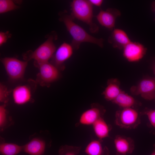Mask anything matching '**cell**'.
Instances as JSON below:
<instances>
[{"label":"cell","instance_id":"1","mask_svg":"<svg viewBox=\"0 0 155 155\" xmlns=\"http://www.w3.org/2000/svg\"><path fill=\"white\" fill-rule=\"evenodd\" d=\"M59 20L63 22L72 37L71 45L73 49L77 50L81 44L88 42L96 44L100 47L103 46V40L93 37L87 33L82 27L74 22V18L66 12L60 15Z\"/></svg>","mask_w":155,"mask_h":155},{"label":"cell","instance_id":"2","mask_svg":"<svg viewBox=\"0 0 155 155\" xmlns=\"http://www.w3.org/2000/svg\"><path fill=\"white\" fill-rule=\"evenodd\" d=\"M92 6L89 0H73L71 4V15L87 24L90 32L95 33L98 31L99 27L92 20Z\"/></svg>","mask_w":155,"mask_h":155},{"label":"cell","instance_id":"3","mask_svg":"<svg viewBox=\"0 0 155 155\" xmlns=\"http://www.w3.org/2000/svg\"><path fill=\"white\" fill-rule=\"evenodd\" d=\"M54 38L53 35L49 36L44 42L34 51L26 53L24 56V59L26 61L33 59L36 65L48 62L56 50L53 42Z\"/></svg>","mask_w":155,"mask_h":155},{"label":"cell","instance_id":"4","mask_svg":"<svg viewBox=\"0 0 155 155\" xmlns=\"http://www.w3.org/2000/svg\"><path fill=\"white\" fill-rule=\"evenodd\" d=\"M115 123L120 128L135 129L140 124V115L132 108H122L117 111L115 115Z\"/></svg>","mask_w":155,"mask_h":155},{"label":"cell","instance_id":"5","mask_svg":"<svg viewBox=\"0 0 155 155\" xmlns=\"http://www.w3.org/2000/svg\"><path fill=\"white\" fill-rule=\"evenodd\" d=\"M1 61L10 79L17 80L23 78L27 61H22L15 58L5 57L2 58Z\"/></svg>","mask_w":155,"mask_h":155},{"label":"cell","instance_id":"6","mask_svg":"<svg viewBox=\"0 0 155 155\" xmlns=\"http://www.w3.org/2000/svg\"><path fill=\"white\" fill-rule=\"evenodd\" d=\"M39 71L37 75L36 81L42 86H47L56 81L60 76L59 70L48 62L36 65Z\"/></svg>","mask_w":155,"mask_h":155},{"label":"cell","instance_id":"7","mask_svg":"<svg viewBox=\"0 0 155 155\" xmlns=\"http://www.w3.org/2000/svg\"><path fill=\"white\" fill-rule=\"evenodd\" d=\"M130 92L133 95H140L144 99H155V77H148L143 79L137 84L132 86Z\"/></svg>","mask_w":155,"mask_h":155},{"label":"cell","instance_id":"8","mask_svg":"<svg viewBox=\"0 0 155 155\" xmlns=\"http://www.w3.org/2000/svg\"><path fill=\"white\" fill-rule=\"evenodd\" d=\"M123 49L124 57L130 62L139 61L144 56L147 50L146 48L141 43L131 41Z\"/></svg>","mask_w":155,"mask_h":155},{"label":"cell","instance_id":"9","mask_svg":"<svg viewBox=\"0 0 155 155\" xmlns=\"http://www.w3.org/2000/svg\"><path fill=\"white\" fill-rule=\"evenodd\" d=\"M73 50L71 44L66 42L63 43L51 58V63L59 70H63L65 68L64 63L72 56Z\"/></svg>","mask_w":155,"mask_h":155},{"label":"cell","instance_id":"10","mask_svg":"<svg viewBox=\"0 0 155 155\" xmlns=\"http://www.w3.org/2000/svg\"><path fill=\"white\" fill-rule=\"evenodd\" d=\"M105 111L102 106L96 103L93 104L90 108L82 114L79 119V123L85 125H92L99 118L103 117Z\"/></svg>","mask_w":155,"mask_h":155},{"label":"cell","instance_id":"11","mask_svg":"<svg viewBox=\"0 0 155 155\" xmlns=\"http://www.w3.org/2000/svg\"><path fill=\"white\" fill-rule=\"evenodd\" d=\"M121 15L120 11L117 9L108 8L105 10L101 9L96 17L102 26L112 30L115 27L117 18Z\"/></svg>","mask_w":155,"mask_h":155},{"label":"cell","instance_id":"12","mask_svg":"<svg viewBox=\"0 0 155 155\" xmlns=\"http://www.w3.org/2000/svg\"><path fill=\"white\" fill-rule=\"evenodd\" d=\"M117 155H126L132 153L134 149L133 140L130 137L118 135L114 140Z\"/></svg>","mask_w":155,"mask_h":155},{"label":"cell","instance_id":"13","mask_svg":"<svg viewBox=\"0 0 155 155\" xmlns=\"http://www.w3.org/2000/svg\"><path fill=\"white\" fill-rule=\"evenodd\" d=\"M108 41L114 48L122 49L131 41L124 31L115 28L113 29L108 38Z\"/></svg>","mask_w":155,"mask_h":155},{"label":"cell","instance_id":"14","mask_svg":"<svg viewBox=\"0 0 155 155\" xmlns=\"http://www.w3.org/2000/svg\"><path fill=\"white\" fill-rule=\"evenodd\" d=\"M12 96L14 102L18 104H22L31 99L32 93L30 87L27 85L20 86L13 90Z\"/></svg>","mask_w":155,"mask_h":155},{"label":"cell","instance_id":"15","mask_svg":"<svg viewBox=\"0 0 155 155\" xmlns=\"http://www.w3.org/2000/svg\"><path fill=\"white\" fill-rule=\"evenodd\" d=\"M23 151L30 155H42L45 147V142L37 138H34L22 146Z\"/></svg>","mask_w":155,"mask_h":155},{"label":"cell","instance_id":"16","mask_svg":"<svg viewBox=\"0 0 155 155\" xmlns=\"http://www.w3.org/2000/svg\"><path fill=\"white\" fill-rule=\"evenodd\" d=\"M120 85V82L117 79L108 80L107 86L102 93L104 98L108 101L114 100L122 91Z\"/></svg>","mask_w":155,"mask_h":155},{"label":"cell","instance_id":"17","mask_svg":"<svg viewBox=\"0 0 155 155\" xmlns=\"http://www.w3.org/2000/svg\"><path fill=\"white\" fill-rule=\"evenodd\" d=\"M94 132L98 140H102L109 136L112 127L108 124L103 117L99 118L92 125Z\"/></svg>","mask_w":155,"mask_h":155},{"label":"cell","instance_id":"18","mask_svg":"<svg viewBox=\"0 0 155 155\" xmlns=\"http://www.w3.org/2000/svg\"><path fill=\"white\" fill-rule=\"evenodd\" d=\"M99 140L90 142L86 146L85 152L88 155H109L110 152L106 146H103Z\"/></svg>","mask_w":155,"mask_h":155},{"label":"cell","instance_id":"19","mask_svg":"<svg viewBox=\"0 0 155 155\" xmlns=\"http://www.w3.org/2000/svg\"><path fill=\"white\" fill-rule=\"evenodd\" d=\"M112 102L122 108H132L136 104L133 97L122 90Z\"/></svg>","mask_w":155,"mask_h":155},{"label":"cell","instance_id":"20","mask_svg":"<svg viewBox=\"0 0 155 155\" xmlns=\"http://www.w3.org/2000/svg\"><path fill=\"white\" fill-rule=\"evenodd\" d=\"M23 151L22 146L16 144L4 143L0 145V152L3 155H16Z\"/></svg>","mask_w":155,"mask_h":155},{"label":"cell","instance_id":"21","mask_svg":"<svg viewBox=\"0 0 155 155\" xmlns=\"http://www.w3.org/2000/svg\"><path fill=\"white\" fill-rule=\"evenodd\" d=\"M81 147L67 145L62 146L59 148V155H77L79 153Z\"/></svg>","mask_w":155,"mask_h":155},{"label":"cell","instance_id":"22","mask_svg":"<svg viewBox=\"0 0 155 155\" xmlns=\"http://www.w3.org/2000/svg\"><path fill=\"white\" fill-rule=\"evenodd\" d=\"M18 7L15 5L13 1L12 0H0V13L15 10Z\"/></svg>","mask_w":155,"mask_h":155},{"label":"cell","instance_id":"23","mask_svg":"<svg viewBox=\"0 0 155 155\" xmlns=\"http://www.w3.org/2000/svg\"><path fill=\"white\" fill-rule=\"evenodd\" d=\"M9 92L7 88L2 84H0V101L6 102L8 100Z\"/></svg>","mask_w":155,"mask_h":155},{"label":"cell","instance_id":"24","mask_svg":"<svg viewBox=\"0 0 155 155\" xmlns=\"http://www.w3.org/2000/svg\"><path fill=\"white\" fill-rule=\"evenodd\" d=\"M146 115L152 125L155 128V110L147 109L143 112Z\"/></svg>","mask_w":155,"mask_h":155},{"label":"cell","instance_id":"25","mask_svg":"<svg viewBox=\"0 0 155 155\" xmlns=\"http://www.w3.org/2000/svg\"><path fill=\"white\" fill-rule=\"evenodd\" d=\"M6 118V110L4 105L0 106V126L2 127L5 123Z\"/></svg>","mask_w":155,"mask_h":155},{"label":"cell","instance_id":"26","mask_svg":"<svg viewBox=\"0 0 155 155\" xmlns=\"http://www.w3.org/2000/svg\"><path fill=\"white\" fill-rule=\"evenodd\" d=\"M10 34H9L8 32H0V45L6 42L8 38L10 37Z\"/></svg>","mask_w":155,"mask_h":155},{"label":"cell","instance_id":"27","mask_svg":"<svg viewBox=\"0 0 155 155\" xmlns=\"http://www.w3.org/2000/svg\"><path fill=\"white\" fill-rule=\"evenodd\" d=\"M89 1L92 5L98 7L100 6L103 2L102 0H90Z\"/></svg>","mask_w":155,"mask_h":155},{"label":"cell","instance_id":"28","mask_svg":"<svg viewBox=\"0 0 155 155\" xmlns=\"http://www.w3.org/2000/svg\"><path fill=\"white\" fill-rule=\"evenodd\" d=\"M152 9L155 12V2H153L152 5Z\"/></svg>","mask_w":155,"mask_h":155},{"label":"cell","instance_id":"29","mask_svg":"<svg viewBox=\"0 0 155 155\" xmlns=\"http://www.w3.org/2000/svg\"><path fill=\"white\" fill-rule=\"evenodd\" d=\"M150 155H155V144L154 145V149Z\"/></svg>","mask_w":155,"mask_h":155},{"label":"cell","instance_id":"30","mask_svg":"<svg viewBox=\"0 0 155 155\" xmlns=\"http://www.w3.org/2000/svg\"><path fill=\"white\" fill-rule=\"evenodd\" d=\"M153 71H154V74L155 75V62L154 63V64L153 65Z\"/></svg>","mask_w":155,"mask_h":155},{"label":"cell","instance_id":"31","mask_svg":"<svg viewBox=\"0 0 155 155\" xmlns=\"http://www.w3.org/2000/svg\"></svg>","mask_w":155,"mask_h":155}]
</instances>
